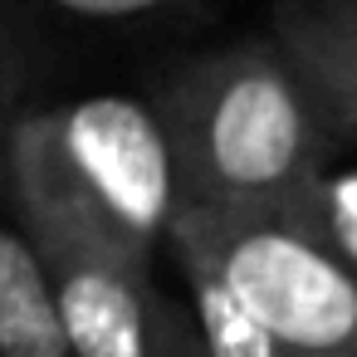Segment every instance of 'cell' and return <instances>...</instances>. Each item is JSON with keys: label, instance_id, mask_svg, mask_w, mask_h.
<instances>
[{"label": "cell", "instance_id": "6da1fadb", "mask_svg": "<svg viewBox=\"0 0 357 357\" xmlns=\"http://www.w3.org/2000/svg\"><path fill=\"white\" fill-rule=\"evenodd\" d=\"M152 113L176 162L181 206L289 211L347 142L274 40L176 64L157 79Z\"/></svg>", "mask_w": 357, "mask_h": 357}, {"label": "cell", "instance_id": "7a4b0ae2", "mask_svg": "<svg viewBox=\"0 0 357 357\" xmlns=\"http://www.w3.org/2000/svg\"><path fill=\"white\" fill-rule=\"evenodd\" d=\"M0 172L45 186L142 259H157L181 211L167 132L152 103L128 93L20 113L0 147Z\"/></svg>", "mask_w": 357, "mask_h": 357}, {"label": "cell", "instance_id": "3957f363", "mask_svg": "<svg viewBox=\"0 0 357 357\" xmlns=\"http://www.w3.org/2000/svg\"><path fill=\"white\" fill-rule=\"evenodd\" d=\"M167 245H186L284 357H357V274L284 211L181 206Z\"/></svg>", "mask_w": 357, "mask_h": 357}, {"label": "cell", "instance_id": "277c9868", "mask_svg": "<svg viewBox=\"0 0 357 357\" xmlns=\"http://www.w3.org/2000/svg\"><path fill=\"white\" fill-rule=\"evenodd\" d=\"M6 191L50 269L69 357H201L191 318L157 289L152 259L123 250L45 186L6 176Z\"/></svg>", "mask_w": 357, "mask_h": 357}, {"label": "cell", "instance_id": "5b68a950", "mask_svg": "<svg viewBox=\"0 0 357 357\" xmlns=\"http://www.w3.org/2000/svg\"><path fill=\"white\" fill-rule=\"evenodd\" d=\"M342 137H357V0H279L269 35Z\"/></svg>", "mask_w": 357, "mask_h": 357}, {"label": "cell", "instance_id": "8992f818", "mask_svg": "<svg viewBox=\"0 0 357 357\" xmlns=\"http://www.w3.org/2000/svg\"><path fill=\"white\" fill-rule=\"evenodd\" d=\"M0 357H69L50 269L10 206L6 172H0Z\"/></svg>", "mask_w": 357, "mask_h": 357}, {"label": "cell", "instance_id": "52a82bcc", "mask_svg": "<svg viewBox=\"0 0 357 357\" xmlns=\"http://www.w3.org/2000/svg\"><path fill=\"white\" fill-rule=\"evenodd\" d=\"M167 255L176 259V274L186 284V318H191V333H196L201 357H284L274 347V337L206 269L201 255H191L186 245H167Z\"/></svg>", "mask_w": 357, "mask_h": 357}, {"label": "cell", "instance_id": "ba28073f", "mask_svg": "<svg viewBox=\"0 0 357 357\" xmlns=\"http://www.w3.org/2000/svg\"><path fill=\"white\" fill-rule=\"evenodd\" d=\"M313 240H323L352 274H357V172H318L308 191L284 211Z\"/></svg>", "mask_w": 357, "mask_h": 357}, {"label": "cell", "instance_id": "9c48e42d", "mask_svg": "<svg viewBox=\"0 0 357 357\" xmlns=\"http://www.w3.org/2000/svg\"><path fill=\"white\" fill-rule=\"evenodd\" d=\"M25 79H30L25 50H20L15 30L6 25V15H0V147H6L15 118L25 113V108H20V89H25Z\"/></svg>", "mask_w": 357, "mask_h": 357}, {"label": "cell", "instance_id": "30bf717a", "mask_svg": "<svg viewBox=\"0 0 357 357\" xmlns=\"http://www.w3.org/2000/svg\"><path fill=\"white\" fill-rule=\"evenodd\" d=\"M45 6L64 10L74 20H137V15L176 6V0H45Z\"/></svg>", "mask_w": 357, "mask_h": 357}]
</instances>
